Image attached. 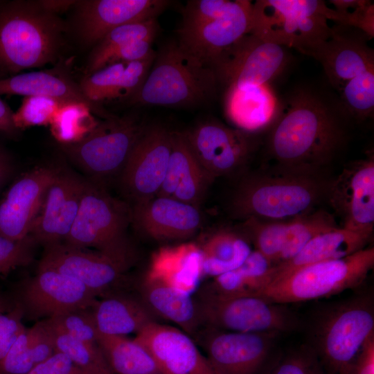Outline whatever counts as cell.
<instances>
[{"label": "cell", "mask_w": 374, "mask_h": 374, "mask_svg": "<svg viewBox=\"0 0 374 374\" xmlns=\"http://www.w3.org/2000/svg\"><path fill=\"white\" fill-rule=\"evenodd\" d=\"M158 30L156 19L126 24L113 29L92 51L87 64V74L105 66L109 56L120 48L137 41H154Z\"/></svg>", "instance_id": "37"}, {"label": "cell", "mask_w": 374, "mask_h": 374, "mask_svg": "<svg viewBox=\"0 0 374 374\" xmlns=\"http://www.w3.org/2000/svg\"><path fill=\"white\" fill-rule=\"evenodd\" d=\"M42 6L49 12L57 14L74 6L77 1L42 0L39 1Z\"/></svg>", "instance_id": "54"}, {"label": "cell", "mask_w": 374, "mask_h": 374, "mask_svg": "<svg viewBox=\"0 0 374 374\" xmlns=\"http://www.w3.org/2000/svg\"><path fill=\"white\" fill-rule=\"evenodd\" d=\"M36 244L30 235L17 240L0 235V274L30 264Z\"/></svg>", "instance_id": "45"}, {"label": "cell", "mask_w": 374, "mask_h": 374, "mask_svg": "<svg viewBox=\"0 0 374 374\" xmlns=\"http://www.w3.org/2000/svg\"><path fill=\"white\" fill-rule=\"evenodd\" d=\"M197 159L214 179L242 169L258 146V138L215 121L183 132Z\"/></svg>", "instance_id": "13"}, {"label": "cell", "mask_w": 374, "mask_h": 374, "mask_svg": "<svg viewBox=\"0 0 374 374\" xmlns=\"http://www.w3.org/2000/svg\"><path fill=\"white\" fill-rule=\"evenodd\" d=\"M85 181L59 170L29 235L44 247L64 242L77 216Z\"/></svg>", "instance_id": "23"}, {"label": "cell", "mask_w": 374, "mask_h": 374, "mask_svg": "<svg viewBox=\"0 0 374 374\" xmlns=\"http://www.w3.org/2000/svg\"><path fill=\"white\" fill-rule=\"evenodd\" d=\"M336 12L337 24L357 28L370 38L374 35V6L366 0L330 1Z\"/></svg>", "instance_id": "43"}, {"label": "cell", "mask_w": 374, "mask_h": 374, "mask_svg": "<svg viewBox=\"0 0 374 374\" xmlns=\"http://www.w3.org/2000/svg\"><path fill=\"white\" fill-rule=\"evenodd\" d=\"M252 8L251 1L234 0L229 10L216 19L179 27L177 42L186 53L211 67L224 51L250 32Z\"/></svg>", "instance_id": "18"}, {"label": "cell", "mask_w": 374, "mask_h": 374, "mask_svg": "<svg viewBox=\"0 0 374 374\" xmlns=\"http://www.w3.org/2000/svg\"><path fill=\"white\" fill-rule=\"evenodd\" d=\"M337 226L332 215L320 209L285 221L247 218L242 231L254 249L277 266L291 260L316 235Z\"/></svg>", "instance_id": "12"}, {"label": "cell", "mask_w": 374, "mask_h": 374, "mask_svg": "<svg viewBox=\"0 0 374 374\" xmlns=\"http://www.w3.org/2000/svg\"><path fill=\"white\" fill-rule=\"evenodd\" d=\"M14 112L0 98V131L8 135H15L19 131L13 121Z\"/></svg>", "instance_id": "53"}, {"label": "cell", "mask_w": 374, "mask_h": 374, "mask_svg": "<svg viewBox=\"0 0 374 374\" xmlns=\"http://www.w3.org/2000/svg\"><path fill=\"white\" fill-rule=\"evenodd\" d=\"M92 307L75 308L44 319L53 331L89 344H98L99 332Z\"/></svg>", "instance_id": "41"}, {"label": "cell", "mask_w": 374, "mask_h": 374, "mask_svg": "<svg viewBox=\"0 0 374 374\" xmlns=\"http://www.w3.org/2000/svg\"><path fill=\"white\" fill-rule=\"evenodd\" d=\"M267 374H327L319 357L308 344L280 357Z\"/></svg>", "instance_id": "44"}, {"label": "cell", "mask_w": 374, "mask_h": 374, "mask_svg": "<svg viewBox=\"0 0 374 374\" xmlns=\"http://www.w3.org/2000/svg\"><path fill=\"white\" fill-rule=\"evenodd\" d=\"M341 105L316 91L299 89L283 105L269 127L267 147L277 166L319 173L343 146L346 130Z\"/></svg>", "instance_id": "1"}, {"label": "cell", "mask_w": 374, "mask_h": 374, "mask_svg": "<svg viewBox=\"0 0 374 374\" xmlns=\"http://www.w3.org/2000/svg\"><path fill=\"white\" fill-rule=\"evenodd\" d=\"M214 180L193 153L184 132H171L168 165L157 195L199 207Z\"/></svg>", "instance_id": "26"}, {"label": "cell", "mask_w": 374, "mask_h": 374, "mask_svg": "<svg viewBox=\"0 0 374 374\" xmlns=\"http://www.w3.org/2000/svg\"><path fill=\"white\" fill-rule=\"evenodd\" d=\"M8 308L5 299L0 295V312L6 311Z\"/></svg>", "instance_id": "56"}, {"label": "cell", "mask_w": 374, "mask_h": 374, "mask_svg": "<svg viewBox=\"0 0 374 374\" xmlns=\"http://www.w3.org/2000/svg\"><path fill=\"white\" fill-rule=\"evenodd\" d=\"M333 9L321 0H257L250 33L283 47L311 53L332 34Z\"/></svg>", "instance_id": "6"}, {"label": "cell", "mask_w": 374, "mask_h": 374, "mask_svg": "<svg viewBox=\"0 0 374 374\" xmlns=\"http://www.w3.org/2000/svg\"><path fill=\"white\" fill-rule=\"evenodd\" d=\"M30 345L35 366L50 357L55 352V345L50 328L44 320L28 328Z\"/></svg>", "instance_id": "49"}, {"label": "cell", "mask_w": 374, "mask_h": 374, "mask_svg": "<svg viewBox=\"0 0 374 374\" xmlns=\"http://www.w3.org/2000/svg\"><path fill=\"white\" fill-rule=\"evenodd\" d=\"M35 363L28 328H25L0 365V374H26Z\"/></svg>", "instance_id": "46"}, {"label": "cell", "mask_w": 374, "mask_h": 374, "mask_svg": "<svg viewBox=\"0 0 374 374\" xmlns=\"http://www.w3.org/2000/svg\"><path fill=\"white\" fill-rule=\"evenodd\" d=\"M154 41L141 40L128 44L113 53L106 65L117 62H132L145 60L156 52L152 47Z\"/></svg>", "instance_id": "51"}, {"label": "cell", "mask_w": 374, "mask_h": 374, "mask_svg": "<svg viewBox=\"0 0 374 374\" xmlns=\"http://www.w3.org/2000/svg\"><path fill=\"white\" fill-rule=\"evenodd\" d=\"M132 208L111 196L102 186L84 183L80 204L64 243L81 249L134 256L126 238Z\"/></svg>", "instance_id": "8"}, {"label": "cell", "mask_w": 374, "mask_h": 374, "mask_svg": "<svg viewBox=\"0 0 374 374\" xmlns=\"http://www.w3.org/2000/svg\"><path fill=\"white\" fill-rule=\"evenodd\" d=\"M372 233L339 226L321 233L311 239L291 260L275 266L271 283L304 266L356 253L366 248Z\"/></svg>", "instance_id": "29"}, {"label": "cell", "mask_w": 374, "mask_h": 374, "mask_svg": "<svg viewBox=\"0 0 374 374\" xmlns=\"http://www.w3.org/2000/svg\"><path fill=\"white\" fill-rule=\"evenodd\" d=\"M133 259V256L89 251L61 242L44 247L38 268L71 276L98 296L121 281Z\"/></svg>", "instance_id": "14"}, {"label": "cell", "mask_w": 374, "mask_h": 374, "mask_svg": "<svg viewBox=\"0 0 374 374\" xmlns=\"http://www.w3.org/2000/svg\"><path fill=\"white\" fill-rule=\"evenodd\" d=\"M63 103H65L49 97L24 96L20 107L13 114L14 124L18 130L49 125Z\"/></svg>", "instance_id": "42"}, {"label": "cell", "mask_w": 374, "mask_h": 374, "mask_svg": "<svg viewBox=\"0 0 374 374\" xmlns=\"http://www.w3.org/2000/svg\"><path fill=\"white\" fill-rule=\"evenodd\" d=\"M64 25L39 1L0 3V70L16 73L55 61Z\"/></svg>", "instance_id": "3"}, {"label": "cell", "mask_w": 374, "mask_h": 374, "mask_svg": "<svg viewBox=\"0 0 374 374\" xmlns=\"http://www.w3.org/2000/svg\"><path fill=\"white\" fill-rule=\"evenodd\" d=\"M59 170L37 167L18 179L0 204V235L11 240L28 236Z\"/></svg>", "instance_id": "22"}, {"label": "cell", "mask_w": 374, "mask_h": 374, "mask_svg": "<svg viewBox=\"0 0 374 374\" xmlns=\"http://www.w3.org/2000/svg\"><path fill=\"white\" fill-rule=\"evenodd\" d=\"M202 278L200 247L194 242L163 246L151 255L143 279L192 294Z\"/></svg>", "instance_id": "27"}, {"label": "cell", "mask_w": 374, "mask_h": 374, "mask_svg": "<svg viewBox=\"0 0 374 374\" xmlns=\"http://www.w3.org/2000/svg\"><path fill=\"white\" fill-rule=\"evenodd\" d=\"M200 247L202 278H215L239 267L253 250L242 233L220 230Z\"/></svg>", "instance_id": "35"}, {"label": "cell", "mask_w": 374, "mask_h": 374, "mask_svg": "<svg viewBox=\"0 0 374 374\" xmlns=\"http://www.w3.org/2000/svg\"><path fill=\"white\" fill-rule=\"evenodd\" d=\"M278 335L208 328L203 340L206 357L215 374H260Z\"/></svg>", "instance_id": "17"}, {"label": "cell", "mask_w": 374, "mask_h": 374, "mask_svg": "<svg viewBox=\"0 0 374 374\" xmlns=\"http://www.w3.org/2000/svg\"><path fill=\"white\" fill-rule=\"evenodd\" d=\"M219 83L215 72L186 53L177 41L157 53L139 91L129 100L140 105L194 107L215 96Z\"/></svg>", "instance_id": "5"}, {"label": "cell", "mask_w": 374, "mask_h": 374, "mask_svg": "<svg viewBox=\"0 0 374 374\" xmlns=\"http://www.w3.org/2000/svg\"><path fill=\"white\" fill-rule=\"evenodd\" d=\"M280 104L269 84L226 89L225 113L238 129L254 133L269 127Z\"/></svg>", "instance_id": "30"}, {"label": "cell", "mask_w": 374, "mask_h": 374, "mask_svg": "<svg viewBox=\"0 0 374 374\" xmlns=\"http://www.w3.org/2000/svg\"><path fill=\"white\" fill-rule=\"evenodd\" d=\"M171 152V131L148 127L137 141L121 172L126 193L140 202L159 193L166 177Z\"/></svg>", "instance_id": "19"}, {"label": "cell", "mask_w": 374, "mask_h": 374, "mask_svg": "<svg viewBox=\"0 0 374 374\" xmlns=\"http://www.w3.org/2000/svg\"><path fill=\"white\" fill-rule=\"evenodd\" d=\"M1 94L45 96L63 103L81 102L88 105L93 114L109 117L99 105L93 104L86 98L79 84L67 75L52 71H33L1 79Z\"/></svg>", "instance_id": "31"}, {"label": "cell", "mask_w": 374, "mask_h": 374, "mask_svg": "<svg viewBox=\"0 0 374 374\" xmlns=\"http://www.w3.org/2000/svg\"><path fill=\"white\" fill-rule=\"evenodd\" d=\"M132 222L154 239L183 240L197 233L202 215L198 206L156 195L134 204Z\"/></svg>", "instance_id": "25"}, {"label": "cell", "mask_w": 374, "mask_h": 374, "mask_svg": "<svg viewBox=\"0 0 374 374\" xmlns=\"http://www.w3.org/2000/svg\"><path fill=\"white\" fill-rule=\"evenodd\" d=\"M337 374H374V334L366 341L355 357Z\"/></svg>", "instance_id": "50"}, {"label": "cell", "mask_w": 374, "mask_h": 374, "mask_svg": "<svg viewBox=\"0 0 374 374\" xmlns=\"http://www.w3.org/2000/svg\"><path fill=\"white\" fill-rule=\"evenodd\" d=\"M24 316L30 319L52 316L79 308H91L98 296L78 279L52 269L37 268L19 290Z\"/></svg>", "instance_id": "16"}, {"label": "cell", "mask_w": 374, "mask_h": 374, "mask_svg": "<svg viewBox=\"0 0 374 374\" xmlns=\"http://www.w3.org/2000/svg\"><path fill=\"white\" fill-rule=\"evenodd\" d=\"M98 345L117 374H161L148 349L126 336L98 335Z\"/></svg>", "instance_id": "36"}, {"label": "cell", "mask_w": 374, "mask_h": 374, "mask_svg": "<svg viewBox=\"0 0 374 374\" xmlns=\"http://www.w3.org/2000/svg\"><path fill=\"white\" fill-rule=\"evenodd\" d=\"M130 116L110 117L99 123L80 142L62 145L79 167L97 178L123 171L129 157L146 128Z\"/></svg>", "instance_id": "10"}, {"label": "cell", "mask_w": 374, "mask_h": 374, "mask_svg": "<svg viewBox=\"0 0 374 374\" xmlns=\"http://www.w3.org/2000/svg\"><path fill=\"white\" fill-rule=\"evenodd\" d=\"M339 93L340 105L345 114L359 121L373 116L374 68L346 82Z\"/></svg>", "instance_id": "40"}, {"label": "cell", "mask_w": 374, "mask_h": 374, "mask_svg": "<svg viewBox=\"0 0 374 374\" xmlns=\"http://www.w3.org/2000/svg\"><path fill=\"white\" fill-rule=\"evenodd\" d=\"M374 267V248L366 247L344 258L299 268L271 283L258 296L286 305L312 301L359 287Z\"/></svg>", "instance_id": "7"}, {"label": "cell", "mask_w": 374, "mask_h": 374, "mask_svg": "<svg viewBox=\"0 0 374 374\" xmlns=\"http://www.w3.org/2000/svg\"><path fill=\"white\" fill-rule=\"evenodd\" d=\"M330 37L310 56L318 60L331 84L338 91L354 77L374 68L371 39L363 31L337 24Z\"/></svg>", "instance_id": "21"}, {"label": "cell", "mask_w": 374, "mask_h": 374, "mask_svg": "<svg viewBox=\"0 0 374 374\" xmlns=\"http://www.w3.org/2000/svg\"><path fill=\"white\" fill-rule=\"evenodd\" d=\"M132 62H117L87 74L79 86L86 98L99 105L100 102L116 99L128 101L143 84L156 57Z\"/></svg>", "instance_id": "28"}, {"label": "cell", "mask_w": 374, "mask_h": 374, "mask_svg": "<svg viewBox=\"0 0 374 374\" xmlns=\"http://www.w3.org/2000/svg\"><path fill=\"white\" fill-rule=\"evenodd\" d=\"M202 324L237 332L280 334L299 326L296 316L285 305L259 296H224L202 291L197 300Z\"/></svg>", "instance_id": "9"}, {"label": "cell", "mask_w": 374, "mask_h": 374, "mask_svg": "<svg viewBox=\"0 0 374 374\" xmlns=\"http://www.w3.org/2000/svg\"><path fill=\"white\" fill-rule=\"evenodd\" d=\"M325 199L340 218L342 228L373 233V154L347 165L334 179L328 181Z\"/></svg>", "instance_id": "15"}, {"label": "cell", "mask_w": 374, "mask_h": 374, "mask_svg": "<svg viewBox=\"0 0 374 374\" xmlns=\"http://www.w3.org/2000/svg\"><path fill=\"white\" fill-rule=\"evenodd\" d=\"M50 330L55 352L65 354L83 373H113L98 344L87 343L69 335L56 332L51 328Z\"/></svg>", "instance_id": "39"}, {"label": "cell", "mask_w": 374, "mask_h": 374, "mask_svg": "<svg viewBox=\"0 0 374 374\" xmlns=\"http://www.w3.org/2000/svg\"><path fill=\"white\" fill-rule=\"evenodd\" d=\"M288 61L285 47L250 33L224 51L212 63L219 85L244 88L269 84Z\"/></svg>", "instance_id": "11"}, {"label": "cell", "mask_w": 374, "mask_h": 374, "mask_svg": "<svg viewBox=\"0 0 374 374\" xmlns=\"http://www.w3.org/2000/svg\"><path fill=\"white\" fill-rule=\"evenodd\" d=\"M134 339L148 349L161 374H215L191 337L179 328L154 321Z\"/></svg>", "instance_id": "24"}, {"label": "cell", "mask_w": 374, "mask_h": 374, "mask_svg": "<svg viewBox=\"0 0 374 374\" xmlns=\"http://www.w3.org/2000/svg\"><path fill=\"white\" fill-rule=\"evenodd\" d=\"M373 334V298L362 293L320 308L313 317L308 345L327 374H337Z\"/></svg>", "instance_id": "4"}, {"label": "cell", "mask_w": 374, "mask_h": 374, "mask_svg": "<svg viewBox=\"0 0 374 374\" xmlns=\"http://www.w3.org/2000/svg\"><path fill=\"white\" fill-rule=\"evenodd\" d=\"M230 0H190L182 10L180 27L197 26L222 15L232 5Z\"/></svg>", "instance_id": "47"}, {"label": "cell", "mask_w": 374, "mask_h": 374, "mask_svg": "<svg viewBox=\"0 0 374 374\" xmlns=\"http://www.w3.org/2000/svg\"><path fill=\"white\" fill-rule=\"evenodd\" d=\"M274 267L253 249L239 267L213 278L204 291L224 296H258L271 283Z\"/></svg>", "instance_id": "34"}, {"label": "cell", "mask_w": 374, "mask_h": 374, "mask_svg": "<svg viewBox=\"0 0 374 374\" xmlns=\"http://www.w3.org/2000/svg\"><path fill=\"white\" fill-rule=\"evenodd\" d=\"M93 114L92 109L84 103H63L50 123L52 136L62 145L80 142L99 123Z\"/></svg>", "instance_id": "38"}, {"label": "cell", "mask_w": 374, "mask_h": 374, "mask_svg": "<svg viewBox=\"0 0 374 374\" xmlns=\"http://www.w3.org/2000/svg\"><path fill=\"white\" fill-rule=\"evenodd\" d=\"M142 301L154 316L171 321L193 337L202 324L197 299L159 283L143 279Z\"/></svg>", "instance_id": "32"}, {"label": "cell", "mask_w": 374, "mask_h": 374, "mask_svg": "<svg viewBox=\"0 0 374 374\" xmlns=\"http://www.w3.org/2000/svg\"><path fill=\"white\" fill-rule=\"evenodd\" d=\"M100 334L126 336L139 332L154 316L142 301L125 295H109L91 308Z\"/></svg>", "instance_id": "33"}, {"label": "cell", "mask_w": 374, "mask_h": 374, "mask_svg": "<svg viewBox=\"0 0 374 374\" xmlns=\"http://www.w3.org/2000/svg\"><path fill=\"white\" fill-rule=\"evenodd\" d=\"M24 313L19 305L9 312H0V365L16 341L25 329L22 323Z\"/></svg>", "instance_id": "48"}, {"label": "cell", "mask_w": 374, "mask_h": 374, "mask_svg": "<svg viewBox=\"0 0 374 374\" xmlns=\"http://www.w3.org/2000/svg\"><path fill=\"white\" fill-rule=\"evenodd\" d=\"M26 374H85L64 353L55 352Z\"/></svg>", "instance_id": "52"}, {"label": "cell", "mask_w": 374, "mask_h": 374, "mask_svg": "<svg viewBox=\"0 0 374 374\" xmlns=\"http://www.w3.org/2000/svg\"><path fill=\"white\" fill-rule=\"evenodd\" d=\"M276 169L242 180L231 201L233 214L243 220L285 221L314 211L325 199L328 181L319 173Z\"/></svg>", "instance_id": "2"}, {"label": "cell", "mask_w": 374, "mask_h": 374, "mask_svg": "<svg viewBox=\"0 0 374 374\" xmlns=\"http://www.w3.org/2000/svg\"><path fill=\"white\" fill-rule=\"evenodd\" d=\"M170 3L166 0L77 1V32L86 44H97L118 26L155 19Z\"/></svg>", "instance_id": "20"}, {"label": "cell", "mask_w": 374, "mask_h": 374, "mask_svg": "<svg viewBox=\"0 0 374 374\" xmlns=\"http://www.w3.org/2000/svg\"><path fill=\"white\" fill-rule=\"evenodd\" d=\"M11 165L7 156L0 151V189L11 172Z\"/></svg>", "instance_id": "55"}]
</instances>
